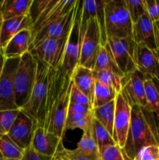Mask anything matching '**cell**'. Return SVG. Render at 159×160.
<instances>
[{
    "label": "cell",
    "mask_w": 159,
    "mask_h": 160,
    "mask_svg": "<svg viewBox=\"0 0 159 160\" xmlns=\"http://www.w3.org/2000/svg\"><path fill=\"white\" fill-rule=\"evenodd\" d=\"M157 125V119L151 111L138 106H132L130 126L126 145L123 148L127 160H133L143 147L158 145Z\"/></svg>",
    "instance_id": "cell-1"
},
{
    "label": "cell",
    "mask_w": 159,
    "mask_h": 160,
    "mask_svg": "<svg viewBox=\"0 0 159 160\" xmlns=\"http://www.w3.org/2000/svg\"><path fill=\"white\" fill-rule=\"evenodd\" d=\"M104 23L108 39L132 37V22L126 0H105Z\"/></svg>",
    "instance_id": "cell-2"
},
{
    "label": "cell",
    "mask_w": 159,
    "mask_h": 160,
    "mask_svg": "<svg viewBox=\"0 0 159 160\" xmlns=\"http://www.w3.org/2000/svg\"><path fill=\"white\" fill-rule=\"evenodd\" d=\"M50 67L41 61H37V78L31 97L22 110L31 116L37 126L45 128V106L48 95V84Z\"/></svg>",
    "instance_id": "cell-3"
},
{
    "label": "cell",
    "mask_w": 159,
    "mask_h": 160,
    "mask_svg": "<svg viewBox=\"0 0 159 160\" xmlns=\"http://www.w3.org/2000/svg\"><path fill=\"white\" fill-rule=\"evenodd\" d=\"M37 60L28 52L20 57L15 77L14 91L16 104L23 109L28 102L36 81Z\"/></svg>",
    "instance_id": "cell-4"
},
{
    "label": "cell",
    "mask_w": 159,
    "mask_h": 160,
    "mask_svg": "<svg viewBox=\"0 0 159 160\" xmlns=\"http://www.w3.org/2000/svg\"><path fill=\"white\" fill-rule=\"evenodd\" d=\"M83 1L78 0L74 20L70 32L67 38L62 64L59 67L61 71L68 78H72L73 71L79 64L80 53V15Z\"/></svg>",
    "instance_id": "cell-5"
},
{
    "label": "cell",
    "mask_w": 159,
    "mask_h": 160,
    "mask_svg": "<svg viewBox=\"0 0 159 160\" xmlns=\"http://www.w3.org/2000/svg\"><path fill=\"white\" fill-rule=\"evenodd\" d=\"M102 46L101 30L96 18L89 20L80 45L78 65L93 70L97 56Z\"/></svg>",
    "instance_id": "cell-6"
},
{
    "label": "cell",
    "mask_w": 159,
    "mask_h": 160,
    "mask_svg": "<svg viewBox=\"0 0 159 160\" xmlns=\"http://www.w3.org/2000/svg\"><path fill=\"white\" fill-rule=\"evenodd\" d=\"M107 43L110 47L115 63L123 75L137 70L134 58L136 43L132 37L110 38L108 39Z\"/></svg>",
    "instance_id": "cell-7"
},
{
    "label": "cell",
    "mask_w": 159,
    "mask_h": 160,
    "mask_svg": "<svg viewBox=\"0 0 159 160\" xmlns=\"http://www.w3.org/2000/svg\"><path fill=\"white\" fill-rule=\"evenodd\" d=\"M67 38L45 39L30 50L29 52L37 61L44 62L51 68L59 69L63 59Z\"/></svg>",
    "instance_id": "cell-8"
},
{
    "label": "cell",
    "mask_w": 159,
    "mask_h": 160,
    "mask_svg": "<svg viewBox=\"0 0 159 160\" xmlns=\"http://www.w3.org/2000/svg\"><path fill=\"white\" fill-rule=\"evenodd\" d=\"M77 3L70 12L55 21L43 27L33 34L29 51L45 39H61L68 37L73 26Z\"/></svg>",
    "instance_id": "cell-9"
},
{
    "label": "cell",
    "mask_w": 159,
    "mask_h": 160,
    "mask_svg": "<svg viewBox=\"0 0 159 160\" xmlns=\"http://www.w3.org/2000/svg\"><path fill=\"white\" fill-rule=\"evenodd\" d=\"M20 58L6 59L0 77V111L19 109L16 104L14 77Z\"/></svg>",
    "instance_id": "cell-10"
},
{
    "label": "cell",
    "mask_w": 159,
    "mask_h": 160,
    "mask_svg": "<svg viewBox=\"0 0 159 160\" xmlns=\"http://www.w3.org/2000/svg\"><path fill=\"white\" fill-rule=\"evenodd\" d=\"M132 106L124 96L123 92L117 94L115 98V111L114 119L113 137L117 145L123 149L126 145L128 131L131 122Z\"/></svg>",
    "instance_id": "cell-11"
},
{
    "label": "cell",
    "mask_w": 159,
    "mask_h": 160,
    "mask_svg": "<svg viewBox=\"0 0 159 160\" xmlns=\"http://www.w3.org/2000/svg\"><path fill=\"white\" fill-rule=\"evenodd\" d=\"M150 79L138 70L127 73L122 78V92L131 106L147 109L144 83Z\"/></svg>",
    "instance_id": "cell-12"
},
{
    "label": "cell",
    "mask_w": 159,
    "mask_h": 160,
    "mask_svg": "<svg viewBox=\"0 0 159 160\" xmlns=\"http://www.w3.org/2000/svg\"><path fill=\"white\" fill-rule=\"evenodd\" d=\"M37 124L26 112L20 109L15 122L8 133L11 139L23 150L31 146L34 131Z\"/></svg>",
    "instance_id": "cell-13"
},
{
    "label": "cell",
    "mask_w": 159,
    "mask_h": 160,
    "mask_svg": "<svg viewBox=\"0 0 159 160\" xmlns=\"http://www.w3.org/2000/svg\"><path fill=\"white\" fill-rule=\"evenodd\" d=\"M71 88L72 80L70 84L67 86L66 88L62 92V93L59 96V100L56 102L50 116L48 125L45 128L47 131L53 133L59 138L62 139H63L65 134V125L67 113H68Z\"/></svg>",
    "instance_id": "cell-14"
},
{
    "label": "cell",
    "mask_w": 159,
    "mask_h": 160,
    "mask_svg": "<svg viewBox=\"0 0 159 160\" xmlns=\"http://www.w3.org/2000/svg\"><path fill=\"white\" fill-rule=\"evenodd\" d=\"M104 6H105V0L83 1L80 15L81 42L85 34L86 28L89 20L91 18H96L101 30V44L102 45H104L107 43V35H106L105 23H104Z\"/></svg>",
    "instance_id": "cell-15"
},
{
    "label": "cell",
    "mask_w": 159,
    "mask_h": 160,
    "mask_svg": "<svg viewBox=\"0 0 159 160\" xmlns=\"http://www.w3.org/2000/svg\"><path fill=\"white\" fill-rule=\"evenodd\" d=\"M135 63L137 70L150 79L159 77V53L143 45L135 46Z\"/></svg>",
    "instance_id": "cell-16"
},
{
    "label": "cell",
    "mask_w": 159,
    "mask_h": 160,
    "mask_svg": "<svg viewBox=\"0 0 159 160\" xmlns=\"http://www.w3.org/2000/svg\"><path fill=\"white\" fill-rule=\"evenodd\" d=\"M63 139L59 138L53 133L48 132L42 127L37 126L34 131L31 142V148L42 156L53 157L62 143Z\"/></svg>",
    "instance_id": "cell-17"
},
{
    "label": "cell",
    "mask_w": 159,
    "mask_h": 160,
    "mask_svg": "<svg viewBox=\"0 0 159 160\" xmlns=\"http://www.w3.org/2000/svg\"><path fill=\"white\" fill-rule=\"evenodd\" d=\"M132 38L137 45H143L157 52L154 22L147 13L132 24Z\"/></svg>",
    "instance_id": "cell-18"
},
{
    "label": "cell",
    "mask_w": 159,
    "mask_h": 160,
    "mask_svg": "<svg viewBox=\"0 0 159 160\" xmlns=\"http://www.w3.org/2000/svg\"><path fill=\"white\" fill-rule=\"evenodd\" d=\"M32 21L29 15L2 20L0 28V49H3L8 42L20 31L31 28Z\"/></svg>",
    "instance_id": "cell-19"
},
{
    "label": "cell",
    "mask_w": 159,
    "mask_h": 160,
    "mask_svg": "<svg viewBox=\"0 0 159 160\" xmlns=\"http://www.w3.org/2000/svg\"><path fill=\"white\" fill-rule=\"evenodd\" d=\"M31 28H26L16 34L2 50L6 59L20 58L28 52L31 42Z\"/></svg>",
    "instance_id": "cell-20"
},
{
    "label": "cell",
    "mask_w": 159,
    "mask_h": 160,
    "mask_svg": "<svg viewBox=\"0 0 159 160\" xmlns=\"http://www.w3.org/2000/svg\"><path fill=\"white\" fill-rule=\"evenodd\" d=\"M71 79L73 84L92 102L95 84L93 70L78 65L73 71Z\"/></svg>",
    "instance_id": "cell-21"
},
{
    "label": "cell",
    "mask_w": 159,
    "mask_h": 160,
    "mask_svg": "<svg viewBox=\"0 0 159 160\" xmlns=\"http://www.w3.org/2000/svg\"><path fill=\"white\" fill-rule=\"evenodd\" d=\"M33 0L0 1V14L2 20L29 15Z\"/></svg>",
    "instance_id": "cell-22"
},
{
    "label": "cell",
    "mask_w": 159,
    "mask_h": 160,
    "mask_svg": "<svg viewBox=\"0 0 159 160\" xmlns=\"http://www.w3.org/2000/svg\"><path fill=\"white\" fill-rule=\"evenodd\" d=\"M92 70H94V71L108 70V71H112L116 73L121 78L124 76L118 69L117 64L115 63L113 56H112V52H111L110 47L108 43H106L104 45H102L100 48V51L98 52V56H97L94 67Z\"/></svg>",
    "instance_id": "cell-23"
},
{
    "label": "cell",
    "mask_w": 159,
    "mask_h": 160,
    "mask_svg": "<svg viewBox=\"0 0 159 160\" xmlns=\"http://www.w3.org/2000/svg\"><path fill=\"white\" fill-rule=\"evenodd\" d=\"M115 99L108 104L92 109V116L98 120L106 130L113 135L114 119H115ZM113 138V137H112Z\"/></svg>",
    "instance_id": "cell-24"
},
{
    "label": "cell",
    "mask_w": 159,
    "mask_h": 160,
    "mask_svg": "<svg viewBox=\"0 0 159 160\" xmlns=\"http://www.w3.org/2000/svg\"><path fill=\"white\" fill-rule=\"evenodd\" d=\"M117 94L118 93L112 88L95 81L91 102L92 109L104 106L115 100Z\"/></svg>",
    "instance_id": "cell-25"
},
{
    "label": "cell",
    "mask_w": 159,
    "mask_h": 160,
    "mask_svg": "<svg viewBox=\"0 0 159 160\" xmlns=\"http://www.w3.org/2000/svg\"><path fill=\"white\" fill-rule=\"evenodd\" d=\"M23 152L8 134H0V154L3 160H21Z\"/></svg>",
    "instance_id": "cell-26"
},
{
    "label": "cell",
    "mask_w": 159,
    "mask_h": 160,
    "mask_svg": "<svg viewBox=\"0 0 159 160\" xmlns=\"http://www.w3.org/2000/svg\"><path fill=\"white\" fill-rule=\"evenodd\" d=\"M91 126L92 134H93L94 138L96 142L99 151L108 145H116L110 133L94 117L92 119Z\"/></svg>",
    "instance_id": "cell-27"
},
{
    "label": "cell",
    "mask_w": 159,
    "mask_h": 160,
    "mask_svg": "<svg viewBox=\"0 0 159 160\" xmlns=\"http://www.w3.org/2000/svg\"><path fill=\"white\" fill-rule=\"evenodd\" d=\"M76 149L80 152L86 155L100 156L98 147L94 138L93 134H92L91 123L88 127V128L83 133L82 138H81L80 141L78 142Z\"/></svg>",
    "instance_id": "cell-28"
},
{
    "label": "cell",
    "mask_w": 159,
    "mask_h": 160,
    "mask_svg": "<svg viewBox=\"0 0 159 160\" xmlns=\"http://www.w3.org/2000/svg\"><path fill=\"white\" fill-rule=\"evenodd\" d=\"M93 116L84 115L80 113L68 112L65 125V132L75 129L82 130L83 132L86 131L92 122Z\"/></svg>",
    "instance_id": "cell-29"
},
{
    "label": "cell",
    "mask_w": 159,
    "mask_h": 160,
    "mask_svg": "<svg viewBox=\"0 0 159 160\" xmlns=\"http://www.w3.org/2000/svg\"><path fill=\"white\" fill-rule=\"evenodd\" d=\"M145 95L147 107L146 109L151 111L159 122V94L154 87L151 79H148L144 83Z\"/></svg>",
    "instance_id": "cell-30"
},
{
    "label": "cell",
    "mask_w": 159,
    "mask_h": 160,
    "mask_svg": "<svg viewBox=\"0 0 159 160\" xmlns=\"http://www.w3.org/2000/svg\"><path fill=\"white\" fill-rule=\"evenodd\" d=\"M93 74L95 81L97 82L112 88L117 93L122 92V78L116 73L108 70H93Z\"/></svg>",
    "instance_id": "cell-31"
},
{
    "label": "cell",
    "mask_w": 159,
    "mask_h": 160,
    "mask_svg": "<svg viewBox=\"0 0 159 160\" xmlns=\"http://www.w3.org/2000/svg\"><path fill=\"white\" fill-rule=\"evenodd\" d=\"M20 109L0 111V134H7L15 122Z\"/></svg>",
    "instance_id": "cell-32"
},
{
    "label": "cell",
    "mask_w": 159,
    "mask_h": 160,
    "mask_svg": "<svg viewBox=\"0 0 159 160\" xmlns=\"http://www.w3.org/2000/svg\"><path fill=\"white\" fill-rule=\"evenodd\" d=\"M126 3L132 23L147 13L145 0H126Z\"/></svg>",
    "instance_id": "cell-33"
},
{
    "label": "cell",
    "mask_w": 159,
    "mask_h": 160,
    "mask_svg": "<svg viewBox=\"0 0 159 160\" xmlns=\"http://www.w3.org/2000/svg\"><path fill=\"white\" fill-rule=\"evenodd\" d=\"M99 155L101 160H127L123 149L117 145L104 147L100 150Z\"/></svg>",
    "instance_id": "cell-34"
},
{
    "label": "cell",
    "mask_w": 159,
    "mask_h": 160,
    "mask_svg": "<svg viewBox=\"0 0 159 160\" xmlns=\"http://www.w3.org/2000/svg\"><path fill=\"white\" fill-rule=\"evenodd\" d=\"M58 151L67 160H101L100 156H90L80 152L76 149H67L63 145L59 147Z\"/></svg>",
    "instance_id": "cell-35"
},
{
    "label": "cell",
    "mask_w": 159,
    "mask_h": 160,
    "mask_svg": "<svg viewBox=\"0 0 159 160\" xmlns=\"http://www.w3.org/2000/svg\"><path fill=\"white\" fill-rule=\"evenodd\" d=\"M51 2V0H33L29 11V16L32 21V24L49 6Z\"/></svg>",
    "instance_id": "cell-36"
},
{
    "label": "cell",
    "mask_w": 159,
    "mask_h": 160,
    "mask_svg": "<svg viewBox=\"0 0 159 160\" xmlns=\"http://www.w3.org/2000/svg\"><path fill=\"white\" fill-rule=\"evenodd\" d=\"M159 159V145H148L142 148L133 160H155Z\"/></svg>",
    "instance_id": "cell-37"
},
{
    "label": "cell",
    "mask_w": 159,
    "mask_h": 160,
    "mask_svg": "<svg viewBox=\"0 0 159 160\" xmlns=\"http://www.w3.org/2000/svg\"><path fill=\"white\" fill-rule=\"evenodd\" d=\"M70 102L73 103H77V104L84 105V106L92 108L91 102L89 99L88 97L86 95H84L81 91H80L79 89L73 84V81H72V88L71 92H70Z\"/></svg>",
    "instance_id": "cell-38"
},
{
    "label": "cell",
    "mask_w": 159,
    "mask_h": 160,
    "mask_svg": "<svg viewBox=\"0 0 159 160\" xmlns=\"http://www.w3.org/2000/svg\"><path fill=\"white\" fill-rule=\"evenodd\" d=\"M146 12L153 22L159 21V0H145Z\"/></svg>",
    "instance_id": "cell-39"
},
{
    "label": "cell",
    "mask_w": 159,
    "mask_h": 160,
    "mask_svg": "<svg viewBox=\"0 0 159 160\" xmlns=\"http://www.w3.org/2000/svg\"><path fill=\"white\" fill-rule=\"evenodd\" d=\"M52 158L38 154L31 147H29L23 152V156L21 160H52Z\"/></svg>",
    "instance_id": "cell-40"
},
{
    "label": "cell",
    "mask_w": 159,
    "mask_h": 160,
    "mask_svg": "<svg viewBox=\"0 0 159 160\" xmlns=\"http://www.w3.org/2000/svg\"><path fill=\"white\" fill-rule=\"evenodd\" d=\"M68 112L80 113L84 114V115H91L92 108L84 106V105L77 104V103H73L70 102L68 108Z\"/></svg>",
    "instance_id": "cell-41"
},
{
    "label": "cell",
    "mask_w": 159,
    "mask_h": 160,
    "mask_svg": "<svg viewBox=\"0 0 159 160\" xmlns=\"http://www.w3.org/2000/svg\"><path fill=\"white\" fill-rule=\"evenodd\" d=\"M154 33H155L156 45H157V52L159 53V21L154 22Z\"/></svg>",
    "instance_id": "cell-42"
},
{
    "label": "cell",
    "mask_w": 159,
    "mask_h": 160,
    "mask_svg": "<svg viewBox=\"0 0 159 160\" xmlns=\"http://www.w3.org/2000/svg\"><path fill=\"white\" fill-rule=\"evenodd\" d=\"M151 81H152V82H153V84H154V87H155V88L157 89V92H158V94H159V77L153 78L152 79H151Z\"/></svg>",
    "instance_id": "cell-43"
},
{
    "label": "cell",
    "mask_w": 159,
    "mask_h": 160,
    "mask_svg": "<svg viewBox=\"0 0 159 160\" xmlns=\"http://www.w3.org/2000/svg\"><path fill=\"white\" fill-rule=\"evenodd\" d=\"M52 160H67V159H65V157H63V156L60 154V152H59V151H57L56 154L53 156Z\"/></svg>",
    "instance_id": "cell-44"
},
{
    "label": "cell",
    "mask_w": 159,
    "mask_h": 160,
    "mask_svg": "<svg viewBox=\"0 0 159 160\" xmlns=\"http://www.w3.org/2000/svg\"><path fill=\"white\" fill-rule=\"evenodd\" d=\"M157 143L159 145V122L157 123Z\"/></svg>",
    "instance_id": "cell-45"
},
{
    "label": "cell",
    "mask_w": 159,
    "mask_h": 160,
    "mask_svg": "<svg viewBox=\"0 0 159 160\" xmlns=\"http://www.w3.org/2000/svg\"><path fill=\"white\" fill-rule=\"evenodd\" d=\"M2 22V17H1V14H0V28H1Z\"/></svg>",
    "instance_id": "cell-46"
},
{
    "label": "cell",
    "mask_w": 159,
    "mask_h": 160,
    "mask_svg": "<svg viewBox=\"0 0 159 160\" xmlns=\"http://www.w3.org/2000/svg\"><path fill=\"white\" fill-rule=\"evenodd\" d=\"M0 160H3L2 158V156H1V154H0Z\"/></svg>",
    "instance_id": "cell-47"
},
{
    "label": "cell",
    "mask_w": 159,
    "mask_h": 160,
    "mask_svg": "<svg viewBox=\"0 0 159 160\" xmlns=\"http://www.w3.org/2000/svg\"><path fill=\"white\" fill-rule=\"evenodd\" d=\"M155 160H159V159H155Z\"/></svg>",
    "instance_id": "cell-48"
}]
</instances>
